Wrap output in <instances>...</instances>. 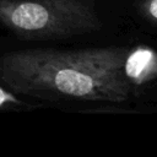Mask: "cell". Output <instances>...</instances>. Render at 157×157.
Here are the masks:
<instances>
[{
  "label": "cell",
  "instance_id": "1",
  "mask_svg": "<svg viewBox=\"0 0 157 157\" xmlns=\"http://www.w3.org/2000/svg\"><path fill=\"white\" fill-rule=\"evenodd\" d=\"M126 47L22 49L0 56V82L15 94L59 101L121 103L132 94Z\"/></svg>",
  "mask_w": 157,
  "mask_h": 157
},
{
  "label": "cell",
  "instance_id": "2",
  "mask_svg": "<svg viewBox=\"0 0 157 157\" xmlns=\"http://www.w3.org/2000/svg\"><path fill=\"white\" fill-rule=\"evenodd\" d=\"M0 23L29 40L71 38L102 28L98 13L85 0H0Z\"/></svg>",
  "mask_w": 157,
  "mask_h": 157
},
{
  "label": "cell",
  "instance_id": "3",
  "mask_svg": "<svg viewBox=\"0 0 157 157\" xmlns=\"http://www.w3.org/2000/svg\"><path fill=\"white\" fill-rule=\"evenodd\" d=\"M125 71L129 78L135 83L146 80L150 75H155V55L148 48L130 49L125 61Z\"/></svg>",
  "mask_w": 157,
  "mask_h": 157
},
{
  "label": "cell",
  "instance_id": "4",
  "mask_svg": "<svg viewBox=\"0 0 157 157\" xmlns=\"http://www.w3.org/2000/svg\"><path fill=\"white\" fill-rule=\"evenodd\" d=\"M141 9L144 11L145 17H147V20L155 23L157 18V0H144Z\"/></svg>",
  "mask_w": 157,
  "mask_h": 157
},
{
  "label": "cell",
  "instance_id": "5",
  "mask_svg": "<svg viewBox=\"0 0 157 157\" xmlns=\"http://www.w3.org/2000/svg\"><path fill=\"white\" fill-rule=\"evenodd\" d=\"M15 102V99L12 98V96L10 93H7L2 86H0V107L1 105H5V104H9V103H12Z\"/></svg>",
  "mask_w": 157,
  "mask_h": 157
}]
</instances>
